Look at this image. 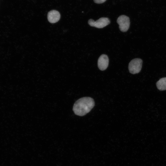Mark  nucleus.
<instances>
[{"label": "nucleus", "mask_w": 166, "mask_h": 166, "mask_svg": "<svg viewBox=\"0 0 166 166\" xmlns=\"http://www.w3.org/2000/svg\"><path fill=\"white\" fill-rule=\"evenodd\" d=\"M109 63V59L107 55L103 54L101 55L98 59V67L101 70H105L108 67Z\"/></svg>", "instance_id": "nucleus-5"}, {"label": "nucleus", "mask_w": 166, "mask_h": 166, "mask_svg": "<svg viewBox=\"0 0 166 166\" xmlns=\"http://www.w3.org/2000/svg\"><path fill=\"white\" fill-rule=\"evenodd\" d=\"M95 105L94 100L89 97L81 98L74 103L73 110L78 116H82L89 113Z\"/></svg>", "instance_id": "nucleus-1"}, {"label": "nucleus", "mask_w": 166, "mask_h": 166, "mask_svg": "<svg viewBox=\"0 0 166 166\" xmlns=\"http://www.w3.org/2000/svg\"><path fill=\"white\" fill-rule=\"evenodd\" d=\"M156 86L160 91L166 90V77L160 78L156 83Z\"/></svg>", "instance_id": "nucleus-7"}, {"label": "nucleus", "mask_w": 166, "mask_h": 166, "mask_svg": "<svg viewBox=\"0 0 166 166\" xmlns=\"http://www.w3.org/2000/svg\"><path fill=\"white\" fill-rule=\"evenodd\" d=\"M142 60L140 58H136L132 60L128 65L129 72L132 74L139 73L141 69Z\"/></svg>", "instance_id": "nucleus-2"}, {"label": "nucleus", "mask_w": 166, "mask_h": 166, "mask_svg": "<svg viewBox=\"0 0 166 166\" xmlns=\"http://www.w3.org/2000/svg\"><path fill=\"white\" fill-rule=\"evenodd\" d=\"M60 18V14L58 11L53 10L49 11L47 14L48 21L51 23H55L57 22Z\"/></svg>", "instance_id": "nucleus-6"}, {"label": "nucleus", "mask_w": 166, "mask_h": 166, "mask_svg": "<svg viewBox=\"0 0 166 166\" xmlns=\"http://www.w3.org/2000/svg\"><path fill=\"white\" fill-rule=\"evenodd\" d=\"M110 20L107 18L102 17L96 21L90 19L88 21L89 24L91 26L95 27L98 28H102L109 24Z\"/></svg>", "instance_id": "nucleus-4"}, {"label": "nucleus", "mask_w": 166, "mask_h": 166, "mask_svg": "<svg viewBox=\"0 0 166 166\" xmlns=\"http://www.w3.org/2000/svg\"><path fill=\"white\" fill-rule=\"evenodd\" d=\"M106 0H93L94 2L97 4H101L105 2Z\"/></svg>", "instance_id": "nucleus-8"}, {"label": "nucleus", "mask_w": 166, "mask_h": 166, "mask_svg": "<svg viewBox=\"0 0 166 166\" xmlns=\"http://www.w3.org/2000/svg\"><path fill=\"white\" fill-rule=\"evenodd\" d=\"M117 22L119 25V28L122 32H126L129 28L130 24L129 18L125 15H121L119 17Z\"/></svg>", "instance_id": "nucleus-3"}]
</instances>
